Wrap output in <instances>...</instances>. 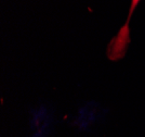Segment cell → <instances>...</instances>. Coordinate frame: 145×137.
Masks as SVG:
<instances>
[{
    "label": "cell",
    "mask_w": 145,
    "mask_h": 137,
    "mask_svg": "<svg viewBox=\"0 0 145 137\" xmlns=\"http://www.w3.org/2000/svg\"><path fill=\"white\" fill-rule=\"evenodd\" d=\"M140 1L141 0H131V6H130V10L128 13L126 23L123 24V26L119 30L117 36L115 38H113L112 42H109L108 47H107V57L110 60L121 59L126 54L128 45L130 42L129 23H130V20L132 17V13L134 12V9L139 6Z\"/></svg>",
    "instance_id": "1"
},
{
    "label": "cell",
    "mask_w": 145,
    "mask_h": 137,
    "mask_svg": "<svg viewBox=\"0 0 145 137\" xmlns=\"http://www.w3.org/2000/svg\"><path fill=\"white\" fill-rule=\"evenodd\" d=\"M31 130L34 132L31 137H49L51 133V120L49 114L41 111L34 114Z\"/></svg>",
    "instance_id": "2"
}]
</instances>
